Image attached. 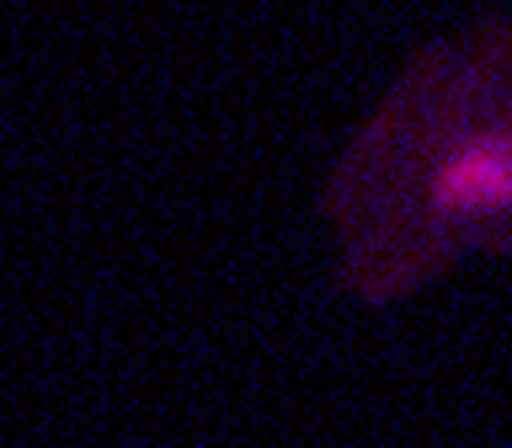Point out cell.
<instances>
[{
  "instance_id": "obj_1",
  "label": "cell",
  "mask_w": 512,
  "mask_h": 448,
  "mask_svg": "<svg viewBox=\"0 0 512 448\" xmlns=\"http://www.w3.org/2000/svg\"><path fill=\"white\" fill-rule=\"evenodd\" d=\"M342 288L400 304L464 256H512V16L422 43L326 187Z\"/></svg>"
}]
</instances>
